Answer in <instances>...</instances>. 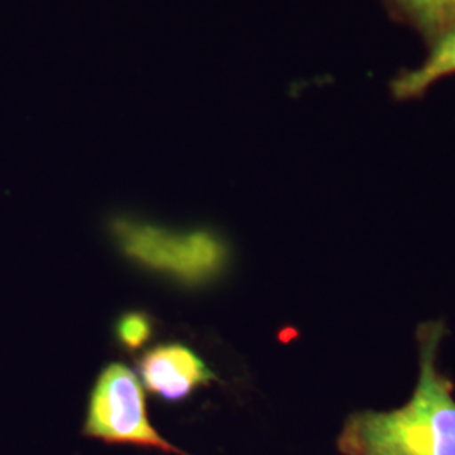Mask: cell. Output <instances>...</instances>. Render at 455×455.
Segmentation results:
<instances>
[{
	"label": "cell",
	"mask_w": 455,
	"mask_h": 455,
	"mask_svg": "<svg viewBox=\"0 0 455 455\" xmlns=\"http://www.w3.org/2000/svg\"><path fill=\"white\" fill-rule=\"evenodd\" d=\"M449 75H455V33L435 43L432 54L419 69L400 75L391 84V92L398 100L420 97L427 88Z\"/></svg>",
	"instance_id": "8992f818"
},
{
	"label": "cell",
	"mask_w": 455,
	"mask_h": 455,
	"mask_svg": "<svg viewBox=\"0 0 455 455\" xmlns=\"http://www.w3.org/2000/svg\"><path fill=\"white\" fill-rule=\"evenodd\" d=\"M445 332L442 321L420 324V373L410 400L388 411L351 413L338 439L341 454L455 455V385L437 368Z\"/></svg>",
	"instance_id": "6da1fadb"
},
{
	"label": "cell",
	"mask_w": 455,
	"mask_h": 455,
	"mask_svg": "<svg viewBox=\"0 0 455 455\" xmlns=\"http://www.w3.org/2000/svg\"><path fill=\"white\" fill-rule=\"evenodd\" d=\"M434 46L455 33V0H387Z\"/></svg>",
	"instance_id": "5b68a950"
},
{
	"label": "cell",
	"mask_w": 455,
	"mask_h": 455,
	"mask_svg": "<svg viewBox=\"0 0 455 455\" xmlns=\"http://www.w3.org/2000/svg\"><path fill=\"white\" fill-rule=\"evenodd\" d=\"M139 371L147 390L171 403L189 398L197 388L218 379L195 349L180 342H167L148 349L139 359Z\"/></svg>",
	"instance_id": "277c9868"
},
{
	"label": "cell",
	"mask_w": 455,
	"mask_h": 455,
	"mask_svg": "<svg viewBox=\"0 0 455 455\" xmlns=\"http://www.w3.org/2000/svg\"><path fill=\"white\" fill-rule=\"evenodd\" d=\"M83 434L110 445H133L164 454H184L164 439L147 411L146 391L122 363L107 364L92 388Z\"/></svg>",
	"instance_id": "3957f363"
},
{
	"label": "cell",
	"mask_w": 455,
	"mask_h": 455,
	"mask_svg": "<svg viewBox=\"0 0 455 455\" xmlns=\"http://www.w3.org/2000/svg\"><path fill=\"white\" fill-rule=\"evenodd\" d=\"M154 334L152 319L146 312L132 310L118 317L115 324V336L118 342L131 353L139 351Z\"/></svg>",
	"instance_id": "52a82bcc"
},
{
	"label": "cell",
	"mask_w": 455,
	"mask_h": 455,
	"mask_svg": "<svg viewBox=\"0 0 455 455\" xmlns=\"http://www.w3.org/2000/svg\"><path fill=\"white\" fill-rule=\"evenodd\" d=\"M110 229L125 257L184 285H204L227 267V244L206 229L172 231L125 218H116Z\"/></svg>",
	"instance_id": "7a4b0ae2"
}]
</instances>
